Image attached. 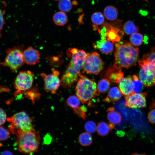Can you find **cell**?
I'll use <instances>...</instances> for the list:
<instances>
[{
	"mask_svg": "<svg viewBox=\"0 0 155 155\" xmlns=\"http://www.w3.org/2000/svg\"><path fill=\"white\" fill-rule=\"evenodd\" d=\"M67 56L70 58L60 80L61 84L65 88H69L77 82L81 75L80 70L87 55L83 50L75 48L69 49Z\"/></svg>",
	"mask_w": 155,
	"mask_h": 155,
	"instance_id": "6da1fadb",
	"label": "cell"
},
{
	"mask_svg": "<svg viewBox=\"0 0 155 155\" xmlns=\"http://www.w3.org/2000/svg\"><path fill=\"white\" fill-rule=\"evenodd\" d=\"M139 53L138 47L129 42L123 40L118 42L115 45L113 67L120 71L123 68L135 65Z\"/></svg>",
	"mask_w": 155,
	"mask_h": 155,
	"instance_id": "7a4b0ae2",
	"label": "cell"
},
{
	"mask_svg": "<svg viewBox=\"0 0 155 155\" xmlns=\"http://www.w3.org/2000/svg\"><path fill=\"white\" fill-rule=\"evenodd\" d=\"M75 90L76 96L81 102L82 104L88 103L89 106L90 105L92 100L100 94L94 80L89 79L82 75Z\"/></svg>",
	"mask_w": 155,
	"mask_h": 155,
	"instance_id": "3957f363",
	"label": "cell"
},
{
	"mask_svg": "<svg viewBox=\"0 0 155 155\" xmlns=\"http://www.w3.org/2000/svg\"><path fill=\"white\" fill-rule=\"evenodd\" d=\"M16 142L19 151L24 154L30 155L38 150L40 137L35 130L23 133L17 136Z\"/></svg>",
	"mask_w": 155,
	"mask_h": 155,
	"instance_id": "277c9868",
	"label": "cell"
},
{
	"mask_svg": "<svg viewBox=\"0 0 155 155\" xmlns=\"http://www.w3.org/2000/svg\"><path fill=\"white\" fill-rule=\"evenodd\" d=\"M7 120L9 123V131L16 136L23 133L35 130L32 119L24 111L18 113L7 118Z\"/></svg>",
	"mask_w": 155,
	"mask_h": 155,
	"instance_id": "5b68a950",
	"label": "cell"
},
{
	"mask_svg": "<svg viewBox=\"0 0 155 155\" xmlns=\"http://www.w3.org/2000/svg\"><path fill=\"white\" fill-rule=\"evenodd\" d=\"M23 52L21 48L18 47L8 49L4 61L1 64L12 71L17 70L24 62Z\"/></svg>",
	"mask_w": 155,
	"mask_h": 155,
	"instance_id": "8992f818",
	"label": "cell"
},
{
	"mask_svg": "<svg viewBox=\"0 0 155 155\" xmlns=\"http://www.w3.org/2000/svg\"><path fill=\"white\" fill-rule=\"evenodd\" d=\"M34 81V74L30 71H21L17 75L14 81L16 90V96L21 95L32 87Z\"/></svg>",
	"mask_w": 155,
	"mask_h": 155,
	"instance_id": "52a82bcc",
	"label": "cell"
},
{
	"mask_svg": "<svg viewBox=\"0 0 155 155\" xmlns=\"http://www.w3.org/2000/svg\"><path fill=\"white\" fill-rule=\"evenodd\" d=\"M104 63L96 52L87 53L82 69L88 74H98L103 69Z\"/></svg>",
	"mask_w": 155,
	"mask_h": 155,
	"instance_id": "ba28073f",
	"label": "cell"
},
{
	"mask_svg": "<svg viewBox=\"0 0 155 155\" xmlns=\"http://www.w3.org/2000/svg\"><path fill=\"white\" fill-rule=\"evenodd\" d=\"M52 73L48 74L44 73L41 74V76L44 82V88L46 91L50 92L53 94L56 93L61 84L59 78V72L54 68L52 69Z\"/></svg>",
	"mask_w": 155,
	"mask_h": 155,
	"instance_id": "9c48e42d",
	"label": "cell"
},
{
	"mask_svg": "<svg viewBox=\"0 0 155 155\" xmlns=\"http://www.w3.org/2000/svg\"><path fill=\"white\" fill-rule=\"evenodd\" d=\"M146 92L133 93L125 96V105L130 108H144L146 106Z\"/></svg>",
	"mask_w": 155,
	"mask_h": 155,
	"instance_id": "30bf717a",
	"label": "cell"
},
{
	"mask_svg": "<svg viewBox=\"0 0 155 155\" xmlns=\"http://www.w3.org/2000/svg\"><path fill=\"white\" fill-rule=\"evenodd\" d=\"M67 104L73 110L74 112L79 115L84 119L87 117L86 112L87 109L84 105H81V101L77 96L73 95L69 96L67 99Z\"/></svg>",
	"mask_w": 155,
	"mask_h": 155,
	"instance_id": "8fae6325",
	"label": "cell"
},
{
	"mask_svg": "<svg viewBox=\"0 0 155 155\" xmlns=\"http://www.w3.org/2000/svg\"><path fill=\"white\" fill-rule=\"evenodd\" d=\"M24 62L29 65H34L40 62V54L38 51L29 46L23 52Z\"/></svg>",
	"mask_w": 155,
	"mask_h": 155,
	"instance_id": "7c38bea8",
	"label": "cell"
},
{
	"mask_svg": "<svg viewBox=\"0 0 155 155\" xmlns=\"http://www.w3.org/2000/svg\"><path fill=\"white\" fill-rule=\"evenodd\" d=\"M118 84L119 88L123 96H127L134 92L131 76L129 75L125 78L123 77L120 80Z\"/></svg>",
	"mask_w": 155,
	"mask_h": 155,
	"instance_id": "4fadbf2b",
	"label": "cell"
},
{
	"mask_svg": "<svg viewBox=\"0 0 155 155\" xmlns=\"http://www.w3.org/2000/svg\"><path fill=\"white\" fill-rule=\"evenodd\" d=\"M104 26L107 30L106 37L107 40L112 41L113 43L119 42L121 40L123 34L118 28L107 24H105Z\"/></svg>",
	"mask_w": 155,
	"mask_h": 155,
	"instance_id": "5bb4252c",
	"label": "cell"
},
{
	"mask_svg": "<svg viewBox=\"0 0 155 155\" xmlns=\"http://www.w3.org/2000/svg\"><path fill=\"white\" fill-rule=\"evenodd\" d=\"M139 77L144 87H149L155 85L154 73L152 72L145 71L140 67Z\"/></svg>",
	"mask_w": 155,
	"mask_h": 155,
	"instance_id": "9a60e30c",
	"label": "cell"
},
{
	"mask_svg": "<svg viewBox=\"0 0 155 155\" xmlns=\"http://www.w3.org/2000/svg\"><path fill=\"white\" fill-rule=\"evenodd\" d=\"M95 48H98L102 53L108 54L111 53L113 49V43L107 40L106 38L102 39L96 42L94 44Z\"/></svg>",
	"mask_w": 155,
	"mask_h": 155,
	"instance_id": "2e32d148",
	"label": "cell"
},
{
	"mask_svg": "<svg viewBox=\"0 0 155 155\" xmlns=\"http://www.w3.org/2000/svg\"><path fill=\"white\" fill-rule=\"evenodd\" d=\"M105 77L110 82L118 84L123 77V73L115 69L113 67L108 68L106 73Z\"/></svg>",
	"mask_w": 155,
	"mask_h": 155,
	"instance_id": "e0dca14e",
	"label": "cell"
},
{
	"mask_svg": "<svg viewBox=\"0 0 155 155\" xmlns=\"http://www.w3.org/2000/svg\"><path fill=\"white\" fill-rule=\"evenodd\" d=\"M122 96V94L119 88L114 86L109 90L106 97L104 99V101L107 102H111L118 101Z\"/></svg>",
	"mask_w": 155,
	"mask_h": 155,
	"instance_id": "ac0fdd59",
	"label": "cell"
},
{
	"mask_svg": "<svg viewBox=\"0 0 155 155\" xmlns=\"http://www.w3.org/2000/svg\"><path fill=\"white\" fill-rule=\"evenodd\" d=\"M108 113L107 118L111 123L115 125L120 123L122 120L120 113L115 110L113 107L108 108L107 110Z\"/></svg>",
	"mask_w": 155,
	"mask_h": 155,
	"instance_id": "d6986e66",
	"label": "cell"
},
{
	"mask_svg": "<svg viewBox=\"0 0 155 155\" xmlns=\"http://www.w3.org/2000/svg\"><path fill=\"white\" fill-rule=\"evenodd\" d=\"M118 11L115 7L113 5L106 6L104 10V16L108 20L113 21L118 17Z\"/></svg>",
	"mask_w": 155,
	"mask_h": 155,
	"instance_id": "ffe728a7",
	"label": "cell"
},
{
	"mask_svg": "<svg viewBox=\"0 0 155 155\" xmlns=\"http://www.w3.org/2000/svg\"><path fill=\"white\" fill-rule=\"evenodd\" d=\"M53 20L55 24L63 26L67 23L68 18L67 15L64 12L61 11L57 12L54 14Z\"/></svg>",
	"mask_w": 155,
	"mask_h": 155,
	"instance_id": "44dd1931",
	"label": "cell"
},
{
	"mask_svg": "<svg viewBox=\"0 0 155 155\" xmlns=\"http://www.w3.org/2000/svg\"><path fill=\"white\" fill-rule=\"evenodd\" d=\"M112 129L110 124L104 121L99 122L96 128L98 135L103 136L107 135Z\"/></svg>",
	"mask_w": 155,
	"mask_h": 155,
	"instance_id": "7402d4cb",
	"label": "cell"
},
{
	"mask_svg": "<svg viewBox=\"0 0 155 155\" xmlns=\"http://www.w3.org/2000/svg\"><path fill=\"white\" fill-rule=\"evenodd\" d=\"M91 20L94 24L93 28L94 30L98 29L97 26L102 24L104 21V17L102 13L97 12L94 13L92 15Z\"/></svg>",
	"mask_w": 155,
	"mask_h": 155,
	"instance_id": "603a6c76",
	"label": "cell"
},
{
	"mask_svg": "<svg viewBox=\"0 0 155 155\" xmlns=\"http://www.w3.org/2000/svg\"><path fill=\"white\" fill-rule=\"evenodd\" d=\"M124 32L127 35L137 32L139 31L138 27L131 20H128L124 24L123 27Z\"/></svg>",
	"mask_w": 155,
	"mask_h": 155,
	"instance_id": "cb8c5ba5",
	"label": "cell"
},
{
	"mask_svg": "<svg viewBox=\"0 0 155 155\" xmlns=\"http://www.w3.org/2000/svg\"><path fill=\"white\" fill-rule=\"evenodd\" d=\"M93 139L91 135L88 132H84L81 133L79 137V142L83 146H88L92 143Z\"/></svg>",
	"mask_w": 155,
	"mask_h": 155,
	"instance_id": "d4e9b609",
	"label": "cell"
},
{
	"mask_svg": "<svg viewBox=\"0 0 155 155\" xmlns=\"http://www.w3.org/2000/svg\"><path fill=\"white\" fill-rule=\"evenodd\" d=\"M132 78L134 92L136 93H140L142 90L144 86L142 82L136 75H133Z\"/></svg>",
	"mask_w": 155,
	"mask_h": 155,
	"instance_id": "484cf974",
	"label": "cell"
},
{
	"mask_svg": "<svg viewBox=\"0 0 155 155\" xmlns=\"http://www.w3.org/2000/svg\"><path fill=\"white\" fill-rule=\"evenodd\" d=\"M110 85V82L106 78L102 79L99 81L98 84V90L100 93H104L108 91Z\"/></svg>",
	"mask_w": 155,
	"mask_h": 155,
	"instance_id": "4316f807",
	"label": "cell"
},
{
	"mask_svg": "<svg viewBox=\"0 0 155 155\" xmlns=\"http://www.w3.org/2000/svg\"><path fill=\"white\" fill-rule=\"evenodd\" d=\"M143 37L142 34L136 32L131 34L129 38L131 43L135 46L141 45L143 41Z\"/></svg>",
	"mask_w": 155,
	"mask_h": 155,
	"instance_id": "83f0119b",
	"label": "cell"
},
{
	"mask_svg": "<svg viewBox=\"0 0 155 155\" xmlns=\"http://www.w3.org/2000/svg\"><path fill=\"white\" fill-rule=\"evenodd\" d=\"M58 7L62 11L67 12L72 9V4L71 0H60L58 4Z\"/></svg>",
	"mask_w": 155,
	"mask_h": 155,
	"instance_id": "f1b7e54d",
	"label": "cell"
},
{
	"mask_svg": "<svg viewBox=\"0 0 155 155\" xmlns=\"http://www.w3.org/2000/svg\"><path fill=\"white\" fill-rule=\"evenodd\" d=\"M141 59L147 63L155 61V46L151 48L150 52L143 55Z\"/></svg>",
	"mask_w": 155,
	"mask_h": 155,
	"instance_id": "f546056e",
	"label": "cell"
},
{
	"mask_svg": "<svg viewBox=\"0 0 155 155\" xmlns=\"http://www.w3.org/2000/svg\"><path fill=\"white\" fill-rule=\"evenodd\" d=\"M86 130L89 133H93L96 130V126L95 123L92 121H88L84 125Z\"/></svg>",
	"mask_w": 155,
	"mask_h": 155,
	"instance_id": "4dcf8cb0",
	"label": "cell"
},
{
	"mask_svg": "<svg viewBox=\"0 0 155 155\" xmlns=\"http://www.w3.org/2000/svg\"><path fill=\"white\" fill-rule=\"evenodd\" d=\"M10 135L9 131L4 127L0 125V141L7 139Z\"/></svg>",
	"mask_w": 155,
	"mask_h": 155,
	"instance_id": "1f68e13d",
	"label": "cell"
},
{
	"mask_svg": "<svg viewBox=\"0 0 155 155\" xmlns=\"http://www.w3.org/2000/svg\"><path fill=\"white\" fill-rule=\"evenodd\" d=\"M27 92L26 96L32 100L33 101L34 99L35 100L36 98L39 96V94L37 92V90L34 88Z\"/></svg>",
	"mask_w": 155,
	"mask_h": 155,
	"instance_id": "d6a6232c",
	"label": "cell"
},
{
	"mask_svg": "<svg viewBox=\"0 0 155 155\" xmlns=\"http://www.w3.org/2000/svg\"><path fill=\"white\" fill-rule=\"evenodd\" d=\"M148 119L150 122L153 124H155V108L150 110L149 112Z\"/></svg>",
	"mask_w": 155,
	"mask_h": 155,
	"instance_id": "836d02e7",
	"label": "cell"
},
{
	"mask_svg": "<svg viewBox=\"0 0 155 155\" xmlns=\"http://www.w3.org/2000/svg\"><path fill=\"white\" fill-rule=\"evenodd\" d=\"M6 114L4 111L0 108V125L3 124L7 120Z\"/></svg>",
	"mask_w": 155,
	"mask_h": 155,
	"instance_id": "e575fe53",
	"label": "cell"
},
{
	"mask_svg": "<svg viewBox=\"0 0 155 155\" xmlns=\"http://www.w3.org/2000/svg\"><path fill=\"white\" fill-rule=\"evenodd\" d=\"M99 33L100 34L101 39H104L106 38V27L104 26L101 29H99L98 28Z\"/></svg>",
	"mask_w": 155,
	"mask_h": 155,
	"instance_id": "d590c367",
	"label": "cell"
},
{
	"mask_svg": "<svg viewBox=\"0 0 155 155\" xmlns=\"http://www.w3.org/2000/svg\"><path fill=\"white\" fill-rule=\"evenodd\" d=\"M4 23L3 11L0 9V31L3 28Z\"/></svg>",
	"mask_w": 155,
	"mask_h": 155,
	"instance_id": "8d00e7d4",
	"label": "cell"
},
{
	"mask_svg": "<svg viewBox=\"0 0 155 155\" xmlns=\"http://www.w3.org/2000/svg\"><path fill=\"white\" fill-rule=\"evenodd\" d=\"M0 155H13V154L11 152L6 150L3 152Z\"/></svg>",
	"mask_w": 155,
	"mask_h": 155,
	"instance_id": "74e56055",
	"label": "cell"
},
{
	"mask_svg": "<svg viewBox=\"0 0 155 155\" xmlns=\"http://www.w3.org/2000/svg\"><path fill=\"white\" fill-rule=\"evenodd\" d=\"M130 155H147L145 154H140V153H135L132 154H131Z\"/></svg>",
	"mask_w": 155,
	"mask_h": 155,
	"instance_id": "f35d334b",
	"label": "cell"
},
{
	"mask_svg": "<svg viewBox=\"0 0 155 155\" xmlns=\"http://www.w3.org/2000/svg\"><path fill=\"white\" fill-rule=\"evenodd\" d=\"M154 78L155 85V72H154Z\"/></svg>",
	"mask_w": 155,
	"mask_h": 155,
	"instance_id": "ab89813d",
	"label": "cell"
},
{
	"mask_svg": "<svg viewBox=\"0 0 155 155\" xmlns=\"http://www.w3.org/2000/svg\"><path fill=\"white\" fill-rule=\"evenodd\" d=\"M1 34L0 32V37H1Z\"/></svg>",
	"mask_w": 155,
	"mask_h": 155,
	"instance_id": "60d3db41",
	"label": "cell"
},
{
	"mask_svg": "<svg viewBox=\"0 0 155 155\" xmlns=\"http://www.w3.org/2000/svg\"><path fill=\"white\" fill-rule=\"evenodd\" d=\"M54 0L57 1H60V0Z\"/></svg>",
	"mask_w": 155,
	"mask_h": 155,
	"instance_id": "b9f144b4",
	"label": "cell"
}]
</instances>
